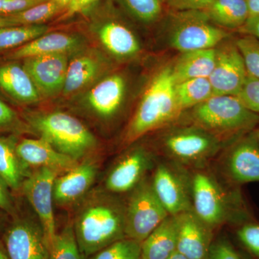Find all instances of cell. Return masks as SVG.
Here are the masks:
<instances>
[{"instance_id":"29","label":"cell","mask_w":259,"mask_h":259,"mask_svg":"<svg viewBox=\"0 0 259 259\" xmlns=\"http://www.w3.org/2000/svg\"><path fill=\"white\" fill-rule=\"evenodd\" d=\"M44 25H23L0 28V50L18 49L47 33Z\"/></svg>"},{"instance_id":"26","label":"cell","mask_w":259,"mask_h":259,"mask_svg":"<svg viewBox=\"0 0 259 259\" xmlns=\"http://www.w3.org/2000/svg\"><path fill=\"white\" fill-rule=\"evenodd\" d=\"M17 144L14 136H0V177L13 192L21 190L24 180L28 175L17 153Z\"/></svg>"},{"instance_id":"40","label":"cell","mask_w":259,"mask_h":259,"mask_svg":"<svg viewBox=\"0 0 259 259\" xmlns=\"http://www.w3.org/2000/svg\"><path fill=\"white\" fill-rule=\"evenodd\" d=\"M0 209L10 216L16 215L14 200L5 181L0 177Z\"/></svg>"},{"instance_id":"28","label":"cell","mask_w":259,"mask_h":259,"mask_svg":"<svg viewBox=\"0 0 259 259\" xmlns=\"http://www.w3.org/2000/svg\"><path fill=\"white\" fill-rule=\"evenodd\" d=\"M175 93L182 114L214 96L209 78H195L177 82Z\"/></svg>"},{"instance_id":"39","label":"cell","mask_w":259,"mask_h":259,"mask_svg":"<svg viewBox=\"0 0 259 259\" xmlns=\"http://www.w3.org/2000/svg\"><path fill=\"white\" fill-rule=\"evenodd\" d=\"M173 11L184 10H203L213 0H163Z\"/></svg>"},{"instance_id":"32","label":"cell","mask_w":259,"mask_h":259,"mask_svg":"<svg viewBox=\"0 0 259 259\" xmlns=\"http://www.w3.org/2000/svg\"><path fill=\"white\" fill-rule=\"evenodd\" d=\"M88 259H142L141 243L125 237L105 247Z\"/></svg>"},{"instance_id":"18","label":"cell","mask_w":259,"mask_h":259,"mask_svg":"<svg viewBox=\"0 0 259 259\" xmlns=\"http://www.w3.org/2000/svg\"><path fill=\"white\" fill-rule=\"evenodd\" d=\"M97 174L95 162L83 161L70 171L59 175L54 181V202L59 205H69L79 200L93 185Z\"/></svg>"},{"instance_id":"22","label":"cell","mask_w":259,"mask_h":259,"mask_svg":"<svg viewBox=\"0 0 259 259\" xmlns=\"http://www.w3.org/2000/svg\"><path fill=\"white\" fill-rule=\"evenodd\" d=\"M0 89L20 103H33L39 100L38 90L30 75L16 63L0 65Z\"/></svg>"},{"instance_id":"51","label":"cell","mask_w":259,"mask_h":259,"mask_svg":"<svg viewBox=\"0 0 259 259\" xmlns=\"http://www.w3.org/2000/svg\"><path fill=\"white\" fill-rule=\"evenodd\" d=\"M161 1H162V2H163V0H161Z\"/></svg>"},{"instance_id":"50","label":"cell","mask_w":259,"mask_h":259,"mask_svg":"<svg viewBox=\"0 0 259 259\" xmlns=\"http://www.w3.org/2000/svg\"><path fill=\"white\" fill-rule=\"evenodd\" d=\"M254 131L255 136H256L257 141H258V144L259 145V125L257 126L256 128L255 129Z\"/></svg>"},{"instance_id":"47","label":"cell","mask_w":259,"mask_h":259,"mask_svg":"<svg viewBox=\"0 0 259 259\" xmlns=\"http://www.w3.org/2000/svg\"><path fill=\"white\" fill-rule=\"evenodd\" d=\"M49 1L56 2V3H59V4L64 6L65 8H67V7L69 6L74 0H49Z\"/></svg>"},{"instance_id":"5","label":"cell","mask_w":259,"mask_h":259,"mask_svg":"<svg viewBox=\"0 0 259 259\" xmlns=\"http://www.w3.org/2000/svg\"><path fill=\"white\" fill-rule=\"evenodd\" d=\"M158 143L163 158L190 170L207 166L225 148L212 135L188 122L161 130Z\"/></svg>"},{"instance_id":"45","label":"cell","mask_w":259,"mask_h":259,"mask_svg":"<svg viewBox=\"0 0 259 259\" xmlns=\"http://www.w3.org/2000/svg\"><path fill=\"white\" fill-rule=\"evenodd\" d=\"M15 24L10 20L8 16H0V28L15 26Z\"/></svg>"},{"instance_id":"46","label":"cell","mask_w":259,"mask_h":259,"mask_svg":"<svg viewBox=\"0 0 259 259\" xmlns=\"http://www.w3.org/2000/svg\"><path fill=\"white\" fill-rule=\"evenodd\" d=\"M0 259H10L6 250H5L3 241H0Z\"/></svg>"},{"instance_id":"16","label":"cell","mask_w":259,"mask_h":259,"mask_svg":"<svg viewBox=\"0 0 259 259\" xmlns=\"http://www.w3.org/2000/svg\"><path fill=\"white\" fill-rule=\"evenodd\" d=\"M16 149L20 161L26 168L28 166L48 168L61 175L79 163V161L59 152L42 138L21 140L17 144Z\"/></svg>"},{"instance_id":"7","label":"cell","mask_w":259,"mask_h":259,"mask_svg":"<svg viewBox=\"0 0 259 259\" xmlns=\"http://www.w3.org/2000/svg\"><path fill=\"white\" fill-rule=\"evenodd\" d=\"M168 41L180 53L214 49L232 32L214 25L202 10L174 11L169 15Z\"/></svg>"},{"instance_id":"19","label":"cell","mask_w":259,"mask_h":259,"mask_svg":"<svg viewBox=\"0 0 259 259\" xmlns=\"http://www.w3.org/2000/svg\"><path fill=\"white\" fill-rule=\"evenodd\" d=\"M125 89V79L122 75H110L90 90L88 97L89 105L100 117L110 118L120 108Z\"/></svg>"},{"instance_id":"24","label":"cell","mask_w":259,"mask_h":259,"mask_svg":"<svg viewBox=\"0 0 259 259\" xmlns=\"http://www.w3.org/2000/svg\"><path fill=\"white\" fill-rule=\"evenodd\" d=\"M215 48L181 53L171 64L175 82L195 78H209L215 61Z\"/></svg>"},{"instance_id":"1","label":"cell","mask_w":259,"mask_h":259,"mask_svg":"<svg viewBox=\"0 0 259 259\" xmlns=\"http://www.w3.org/2000/svg\"><path fill=\"white\" fill-rule=\"evenodd\" d=\"M192 209L212 230L253 218L241 188L232 187L207 166L192 170Z\"/></svg>"},{"instance_id":"41","label":"cell","mask_w":259,"mask_h":259,"mask_svg":"<svg viewBox=\"0 0 259 259\" xmlns=\"http://www.w3.org/2000/svg\"><path fill=\"white\" fill-rule=\"evenodd\" d=\"M47 0H6L3 16L15 14Z\"/></svg>"},{"instance_id":"38","label":"cell","mask_w":259,"mask_h":259,"mask_svg":"<svg viewBox=\"0 0 259 259\" xmlns=\"http://www.w3.org/2000/svg\"><path fill=\"white\" fill-rule=\"evenodd\" d=\"M207 259H243L229 240L225 237L212 241Z\"/></svg>"},{"instance_id":"4","label":"cell","mask_w":259,"mask_h":259,"mask_svg":"<svg viewBox=\"0 0 259 259\" xmlns=\"http://www.w3.org/2000/svg\"><path fill=\"white\" fill-rule=\"evenodd\" d=\"M183 114L187 115V122L209 133L225 148L259 125L258 114L232 95L213 96Z\"/></svg>"},{"instance_id":"36","label":"cell","mask_w":259,"mask_h":259,"mask_svg":"<svg viewBox=\"0 0 259 259\" xmlns=\"http://www.w3.org/2000/svg\"><path fill=\"white\" fill-rule=\"evenodd\" d=\"M24 125L16 112L0 98V132H22Z\"/></svg>"},{"instance_id":"35","label":"cell","mask_w":259,"mask_h":259,"mask_svg":"<svg viewBox=\"0 0 259 259\" xmlns=\"http://www.w3.org/2000/svg\"><path fill=\"white\" fill-rule=\"evenodd\" d=\"M236 227L239 241L252 254L259 258V223L252 218Z\"/></svg>"},{"instance_id":"43","label":"cell","mask_w":259,"mask_h":259,"mask_svg":"<svg viewBox=\"0 0 259 259\" xmlns=\"http://www.w3.org/2000/svg\"><path fill=\"white\" fill-rule=\"evenodd\" d=\"M97 0H74L66 8L65 16L69 17L83 11Z\"/></svg>"},{"instance_id":"33","label":"cell","mask_w":259,"mask_h":259,"mask_svg":"<svg viewBox=\"0 0 259 259\" xmlns=\"http://www.w3.org/2000/svg\"><path fill=\"white\" fill-rule=\"evenodd\" d=\"M126 10L134 18L143 22L151 23L156 21L163 12L161 0H120Z\"/></svg>"},{"instance_id":"2","label":"cell","mask_w":259,"mask_h":259,"mask_svg":"<svg viewBox=\"0 0 259 259\" xmlns=\"http://www.w3.org/2000/svg\"><path fill=\"white\" fill-rule=\"evenodd\" d=\"M125 205L109 194L89 197L75 219V237L83 259L125 238Z\"/></svg>"},{"instance_id":"15","label":"cell","mask_w":259,"mask_h":259,"mask_svg":"<svg viewBox=\"0 0 259 259\" xmlns=\"http://www.w3.org/2000/svg\"><path fill=\"white\" fill-rule=\"evenodd\" d=\"M68 66L66 54L34 56L23 64L39 93L47 96L63 91Z\"/></svg>"},{"instance_id":"37","label":"cell","mask_w":259,"mask_h":259,"mask_svg":"<svg viewBox=\"0 0 259 259\" xmlns=\"http://www.w3.org/2000/svg\"><path fill=\"white\" fill-rule=\"evenodd\" d=\"M237 97L247 108L259 115V79L248 76L241 93Z\"/></svg>"},{"instance_id":"42","label":"cell","mask_w":259,"mask_h":259,"mask_svg":"<svg viewBox=\"0 0 259 259\" xmlns=\"http://www.w3.org/2000/svg\"><path fill=\"white\" fill-rule=\"evenodd\" d=\"M236 32L240 35H248L259 40V18L248 20Z\"/></svg>"},{"instance_id":"31","label":"cell","mask_w":259,"mask_h":259,"mask_svg":"<svg viewBox=\"0 0 259 259\" xmlns=\"http://www.w3.org/2000/svg\"><path fill=\"white\" fill-rule=\"evenodd\" d=\"M50 259H83L71 225L56 233L50 246Z\"/></svg>"},{"instance_id":"8","label":"cell","mask_w":259,"mask_h":259,"mask_svg":"<svg viewBox=\"0 0 259 259\" xmlns=\"http://www.w3.org/2000/svg\"><path fill=\"white\" fill-rule=\"evenodd\" d=\"M168 215L151 180L145 178L131 191L125 205L126 238L142 243Z\"/></svg>"},{"instance_id":"21","label":"cell","mask_w":259,"mask_h":259,"mask_svg":"<svg viewBox=\"0 0 259 259\" xmlns=\"http://www.w3.org/2000/svg\"><path fill=\"white\" fill-rule=\"evenodd\" d=\"M79 45V39L76 37L64 32H51L15 49L8 54V58L11 60H18L37 56L67 54Z\"/></svg>"},{"instance_id":"13","label":"cell","mask_w":259,"mask_h":259,"mask_svg":"<svg viewBox=\"0 0 259 259\" xmlns=\"http://www.w3.org/2000/svg\"><path fill=\"white\" fill-rule=\"evenodd\" d=\"M14 218L3 236L10 259H50V248L41 226L25 218Z\"/></svg>"},{"instance_id":"25","label":"cell","mask_w":259,"mask_h":259,"mask_svg":"<svg viewBox=\"0 0 259 259\" xmlns=\"http://www.w3.org/2000/svg\"><path fill=\"white\" fill-rule=\"evenodd\" d=\"M202 11L214 25L234 32L244 25L249 15L247 0H213Z\"/></svg>"},{"instance_id":"9","label":"cell","mask_w":259,"mask_h":259,"mask_svg":"<svg viewBox=\"0 0 259 259\" xmlns=\"http://www.w3.org/2000/svg\"><path fill=\"white\" fill-rule=\"evenodd\" d=\"M151 182L168 214L192 209V170L163 158L155 164Z\"/></svg>"},{"instance_id":"3","label":"cell","mask_w":259,"mask_h":259,"mask_svg":"<svg viewBox=\"0 0 259 259\" xmlns=\"http://www.w3.org/2000/svg\"><path fill=\"white\" fill-rule=\"evenodd\" d=\"M175 83L171 65L153 76L126 129L125 144H134L149 133L161 131L179 120L182 113L177 103Z\"/></svg>"},{"instance_id":"30","label":"cell","mask_w":259,"mask_h":259,"mask_svg":"<svg viewBox=\"0 0 259 259\" xmlns=\"http://www.w3.org/2000/svg\"><path fill=\"white\" fill-rule=\"evenodd\" d=\"M64 9V7L59 3L47 0L28 10L7 16L15 25H41Z\"/></svg>"},{"instance_id":"11","label":"cell","mask_w":259,"mask_h":259,"mask_svg":"<svg viewBox=\"0 0 259 259\" xmlns=\"http://www.w3.org/2000/svg\"><path fill=\"white\" fill-rule=\"evenodd\" d=\"M215 50L214 66L209 76L214 96H238L248 75L236 38L228 37Z\"/></svg>"},{"instance_id":"20","label":"cell","mask_w":259,"mask_h":259,"mask_svg":"<svg viewBox=\"0 0 259 259\" xmlns=\"http://www.w3.org/2000/svg\"><path fill=\"white\" fill-rule=\"evenodd\" d=\"M180 214H169L141 243L142 259H169L177 251Z\"/></svg>"},{"instance_id":"44","label":"cell","mask_w":259,"mask_h":259,"mask_svg":"<svg viewBox=\"0 0 259 259\" xmlns=\"http://www.w3.org/2000/svg\"><path fill=\"white\" fill-rule=\"evenodd\" d=\"M247 4L249 13L248 20L259 18V0H247Z\"/></svg>"},{"instance_id":"49","label":"cell","mask_w":259,"mask_h":259,"mask_svg":"<svg viewBox=\"0 0 259 259\" xmlns=\"http://www.w3.org/2000/svg\"><path fill=\"white\" fill-rule=\"evenodd\" d=\"M6 3V0H0V16L3 15V10H4V7Z\"/></svg>"},{"instance_id":"48","label":"cell","mask_w":259,"mask_h":259,"mask_svg":"<svg viewBox=\"0 0 259 259\" xmlns=\"http://www.w3.org/2000/svg\"><path fill=\"white\" fill-rule=\"evenodd\" d=\"M169 259H188L186 258L185 256L181 254V253H179L178 251L175 252V254L172 255L171 258Z\"/></svg>"},{"instance_id":"6","label":"cell","mask_w":259,"mask_h":259,"mask_svg":"<svg viewBox=\"0 0 259 259\" xmlns=\"http://www.w3.org/2000/svg\"><path fill=\"white\" fill-rule=\"evenodd\" d=\"M30 125L59 152L79 161L96 147L97 140L82 122L62 112L28 117Z\"/></svg>"},{"instance_id":"12","label":"cell","mask_w":259,"mask_h":259,"mask_svg":"<svg viewBox=\"0 0 259 259\" xmlns=\"http://www.w3.org/2000/svg\"><path fill=\"white\" fill-rule=\"evenodd\" d=\"M56 172L48 168H37L25 177L21 191L40 220L49 248L56 233L54 211V184Z\"/></svg>"},{"instance_id":"27","label":"cell","mask_w":259,"mask_h":259,"mask_svg":"<svg viewBox=\"0 0 259 259\" xmlns=\"http://www.w3.org/2000/svg\"><path fill=\"white\" fill-rule=\"evenodd\" d=\"M101 69V61L92 54L75 58L68 66L63 92L70 95L84 88L100 74Z\"/></svg>"},{"instance_id":"14","label":"cell","mask_w":259,"mask_h":259,"mask_svg":"<svg viewBox=\"0 0 259 259\" xmlns=\"http://www.w3.org/2000/svg\"><path fill=\"white\" fill-rule=\"evenodd\" d=\"M154 161L153 153L146 148L137 146L130 150L109 172L105 180L107 190L112 194L131 192L154 168Z\"/></svg>"},{"instance_id":"10","label":"cell","mask_w":259,"mask_h":259,"mask_svg":"<svg viewBox=\"0 0 259 259\" xmlns=\"http://www.w3.org/2000/svg\"><path fill=\"white\" fill-rule=\"evenodd\" d=\"M254 131L221 152V177L232 187L241 188L245 184L259 182V145Z\"/></svg>"},{"instance_id":"23","label":"cell","mask_w":259,"mask_h":259,"mask_svg":"<svg viewBox=\"0 0 259 259\" xmlns=\"http://www.w3.org/2000/svg\"><path fill=\"white\" fill-rule=\"evenodd\" d=\"M98 35L102 45L118 59H131L141 51V45L134 32L117 20L105 22L99 29Z\"/></svg>"},{"instance_id":"17","label":"cell","mask_w":259,"mask_h":259,"mask_svg":"<svg viewBox=\"0 0 259 259\" xmlns=\"http://www.w3.org/2000/svg\"><path fill=\"white\" fill-rule=\"evenodd\" d=\"M213 231L193 209L181 213L177 251L188 259H207Z\"/></svg>"},{"instance_id":"34","label":"cell","mask_w":259,"mask_h":259,"mask_svg":"<svg viewBox=\"0 0 259 259\" xmlns=\"http://www.w3.org/2000/svg\"><path fill=\"white\" fill-rule=\"evenodd\" d=\"M237 47L239 49L248 76L259 79V40L248 35L236 37Z\"/></svg>"}]
</instances>
